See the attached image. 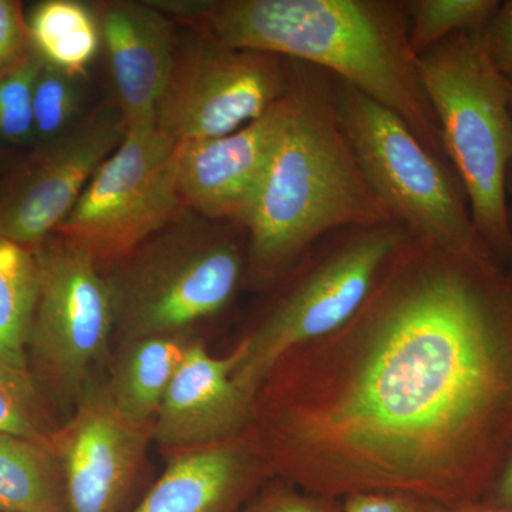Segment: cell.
<instances>
[{"mask_svg":"<svg viewBox=\"0 0 512 512\" xmlns=\"http://www.w3.org/2000/svg\"><path fill=\"white\" fill-rule=\"evenodd\" d=\"M39 295L32 249L0 237V360L29 369L28 343Z\"/></svg>","mask_w":512,"mask_h":512,"instance_id":"20","label":"cell"},{"mask_svg":"<svg viewBox=\"0 0 512 512\" xmlns=\"http://www.w3.org/2000/svg\"><path fill=\"white\" fill-rule=\"evenodd\" d=\"M30 47L43 62L83 77L100 47L99 15L79 0H42L26 13Z\"/></svg>","mask_w":512,"mask_h":512,"instance_id":"19","label":"cell"},{"mask_svg":"<svg viewBox=\"0 0 512 512\" xmlns=\"http://www.w3.org/2000/svg\"><path fill=\"white\" fill-rule=\"evenodd\" d=\"M407 237L399 224L350 228L323 248L288 292L238 343L232 380L254 400L276 360L335 332L357 312L393 252Z\"/></svg>","mask_w":512,"mask_h":512,"instance_id":"8","label":"cell"},{"mask_svg":"<svg viewBox=\"0 0 512 512\" xmlns=\"http://www.w3.org/2000/svg\"><path fill=\"white\" fill-rule=\"evenodd\" d=\"M446 512H512L511 508L500 507L487 503V501L481 500L476 503H468L463 505H457V507L447 508Z\"/></svg>","mask_w":512,"mask_h":512,"instance_id":"30","label":"cell"},{"mask_svg":"<svg viewBox=\"0 0 512 512\" xmlns=\"http://www.w3.org/2000/svg\"><path fill=\"white\" fill-rule=\"evenodd\" d=\"M96 9L124 123H156L177 56L173 20L153 2L114 0Z\"/></svg>","mask_w":512,"mask_h":512,"instance_id":"15","label":"cell"},{"mask_svg":"<svg viewBox=\"0 0 512 512\" xmlns=\"http://www.w3.org/2000/svg\"><path fill=\"white\" fill-rule=\"evenodd\" d=\"M480 37L491 62L505 76L512 77V0L500 3Z\"/></svg>","mask_w":512,"mask_h":512,"instance_id":"28","label":"cell"},{"mask_svg":"<svg viewBox=\"0 0 512 512\" xmlns=\"http://www.w3.org/2000/svg\"><path fill=\"white\" fill-rule=\"evenodd\" d=\"M271 480L251 429L168 454L156 484L130 512H241Z\"/></svg>","mask_w":512,"mask_h":512,"instance_id":"16","label":"cell"},{"mask_svg":"<svg viewBox=\"0 0 512 512\" xmlns=\"http://www.w3.org/2000/svg\"><path fill=\"white\" fill-rule=\"evenodd\" d=\"M42 59L30 49L8 72L0 74V144L35 146L33 136V86Z\"/></svg>","mask_w":512,"mask_h":512,"instance_id":"24","label":"cell"},{"mask_svg":"<svg viewBox=\"0 0 512 512\" xmlns=\"http://www.w3.org/2000/svg\"><path fill=\"white\" fill-rule=\"evenodd\" d=\"M59 426L30 370L0 360V433L50 440Z\"/></svg>","mask_w":512,"mask_h":512,"instance_id":"22","label":"cell"},{"mask_svg":"<svg viewBox=\"0 0 512 512\" xmlns=\"http://www.w3.org/2000/svg\"><path fill=\"white\" fill-rule=\"evenodd\" d=\"M510 83H511V104H512V77H510Z\"/></svg>","mask_w":512,"mask_h":512,"instance_id":"33","label":"cell"},{"mask_svg":"<svg viewBox=\"0 0 512 512\" xmlns=\"http://www.w3.org/2000/svg\"><path fill=\"white\" fill-rule=\"evenodd\" d=\"M507 197H508V214H510V224L512 231V164L510 165V171H508L507 177Z\"/></svg>","mask_w":512,"mask_h":512,"instance_id":"31","label":"cell"},{"mask_svg":"<svg viewBox=\"0 0 512 512\" xmlns=\"http://www.w3.org/2000/svg\"><path fill=\"white\" fill-rule=\"evenodd\" d=\"M50 443L62 466L69 512H126L154 443V423L121 413L97 380Z\"/></svg>","mask_w":512,"mask_h":512,"instance_id":"12","label":"cell"},{"mask_svg":"<svg viewBox=\"0 0 512 512\" xmlns=\"http://www.w3.org/2000/svg\"><path fill=\"white\" fill-rule=\"evenodd\" d=\"M288 89L282 57L202 35L178 46L156 124L177 143L227 136L264 116Z\"/></svg>","mask_w":512,"mask_h":512,"instance_id":"10","label":"cell"},{"mask_svg":"<svg viewBox=\"0 0 512 512\" xmlns=\"http://www.w3.org/2000/svg\"><path fill=\"white\" fill-rule=\"evenodd\" d=\"M26 13L16 0H0V74L30 52Z\"/></svg>","mask_w":512,"mask_h":512,"instance_id":"26","label":"cell"},{"mask_svg":"<svg viewBox=\"0 0 512 512\" xmlns=\"http://www.w3.org/2000/svg\"><path fill=\"white\" fill-rule=\"evenodd\" d=\"M119 109H99L52 143L32 148L0 188V237L33 248L70 214L126 136Z\"/></svg>","mask_w":512,"mask_h":512,"instance_id":"11","label":"cell"},{"mask_svg":"<svg viewBox=\"0 0 512 512\" xmlns=\"http://www.w3.org/2000/svg\"><path fill=\"white\" fill-rule=\"evenodd\" d=\"M241 357L212 356L192 340L154 419V443L168 454L221 443L249 429L252 402L232 380Z\"/></svg>","mask_w":512,"mask_h":512,"instance_id":"14","label":"cell"},{"mask_svg":"<svg viewBox=\"0 0 512 512\" xmlns=\"http://www.w3.org/2000/svg\"><path fill=\"white\" fill-rule=\"evenodd\" d=\"M241 512H343L342 501L305 493L295 485L271 478Z\"/></svg>","mask_w":512,"mask_h":512,"instance_id":"25","label":"cell"},{"mask_svg":"<svg viewBox=\"0 0 512 512\" xmlns=\"http://www.w3.org/2000/svg\"><path fill=\"white\" fill-rule=\"evenodd\" d=\"M447 158L466 190L478 235L512 262L507 177L512 164L510 77L491 62L480 33H457L417 57Z\"/></svg>","mask_w":512,"mask_h":512,"instance_id":"4","label":"cell"},{"mask_svg":"<svg viewBox=\"0 0 512 512\" xmlns=\"http://www.w3.org/2000/svg\"><path fill=\"white\" fill-rule=\"evenodd\" d=\"M187 211V210H185ZM181 212L167 227L103 271L113 296L116 338L191 335L224 311L247 269V249L208 218Z\"/></svg>","mask_w":512,"mask_h":512,"instance_id":"5","label":"cell"},{"mask_svg":"<svg viewBox=\"0 0 512 512\" xmlns=\"http://www.w3.org/2000/svg\"><path fill=\"white\" fill-rule=\"evenodd\" d=\"M0 512H69L50 440L0 433Z\"/></svg>","mask_w":512,"mask_h":512,"instance_id":"18","label":"cell"},{"mask_svg":"<svg viewBox=\"0 0 512 512\" xmlns=\"http://www.w3.org/2000/svg\"><path fill=\"white\" fill-rule=\"evenodd\" d=\"M289 101L288 119L241 221L248 232L245 279L258 288L282 278L326 235L396 222L340 126L333 77L293 62Z\"/></svg>","mask_w":512,"mask_h":512,"instance_id":"3","label":"cell"},{"mask_svg":"<svg viewBox=\"0 0 512 512\" xmlns=\"http://www.w3.org/2000/svg\"><path fill=\"white\" fill-rule=\"evenodd\" d=\"M343 512H446L443 505L407 494H353L342 500Z\"/></svg>","mask_w":512,"mask_h":512,"instance_id":"27","label":"cell"},{"mask_svg":"<svg viewBox=\"0 0 512 512\" xmlns=\"http://www.w3.org/2000/svg\"><path fill=\"white\" fill-rule=\"evenodd\" d=\"M224 45L308 64L399 116L434 156L447 158L410 45L407 2L222 0L156 2Z\"/></svg>","mask_w":512,"mask_h":512,"instance_id":"2","label":"cell"},{"mask_svg":"<svg viewBox=\"0 0 512 512\" xmlns=\"http://www.w3.org/2000/svg\"><path fill=\"white\" fill-rule=\"evenodd\" d=\"M82 77L43 62L33 86L35 147L45 146L73 130L82 117Z\"/></svg>","mask_w":512,"mask_h":512,"instance_id":"23","label":"cell"},{"mask_svg":"<svg viewBox=\"0 0 512 512\" xmlns=\"http://www.w3.org/2000/svg\"><path fill=\"white\" fill-rule=\"evenodd\" d=\"M484 501L512 510V457L505 464L504 470L501 471L500 477L497 478Z\"/></svg>","mask_w":512,"mask_h":512,"instance_id":"29","label":"cell"},{"mask_svg":"<svg viewBox=\"0 0 512 512\" xmlns=\"http://www.w3.org/2000/svg\"><path fill=\"white\" fill-rule=\"evenodd\" d=\"M10 161L8 153L3 148H0V173L9 167Z\"/></svg>","mask_w":512,"mask_h":512,"instance_id":"32","label":"cell"},{"mask_svg":"<svg viewBox=\"0 0 512 512\" xmlns=\"http://www.w3.org/2000/svg\"><path fill=\"white\" fill-rule=\"evenodd\" d=\"M333 77V76H332ZM340 126L366 180L410 237L451 251L483 247L463 183L399 116L333 77Z\"/></svg>","mask_w":512,"mask_h":512,"instance_id":"6","label":"cell"},{"mask_svg":"<svg viewBox=\"0 0 512 512\" xmlns=\"http://www.w3.org/2000/svg\"><path fill=\"white\" fill-rule=\"evenodd\" d=\"M178 143L156 123L127 128L56 229L109 266L187 210L178 191Z\"/></svg>","mask_w":512,"mask_h":512,"instance_id":"9","label":"cell"},{"mask_svg":"<svg viewBox=\"0 0 512 512\" xmlns=\"http://www.w3.org/2000/svg\"><path fill=\"white\" fill-rule=\"evenodd\" d=\"M192 340L191 335H167L120 342L103 382L111 402L138 423H154Z\"/></svg>","mask_w":512,"mask_h":512,"instance_id":"17","label":"cell"},{"mask_svg":"<svg viewBox=\"0 0 512 512\" xmlns=\"http://www.w3.org/2000/svg\"><path fill=\"white\" fill-rule=\"evenodd\" d=\"M501 2L498 0H414L407 2L410 45L419 57L457 33H481Z\"/></svg>","mask_w":512,"mask_h":512,"instance_id":"21","label":"cell"},{"mask_svg":"<svg viewBox=\"0 0 512 512\" xmlns=\"http://www.w3.org/2000/svg\"><path fill=\"white\" fill-rule=\"evenodd\" d=\"M249 429L305 493L484 500L512 457V262L407 234L345 325L276 360Z\"/></svg>","mask_w":512,"mask_h":512,"instance_id":"1","label":"cell"},{"mask_svg":"<svg viewBox=\"0 0 512 512\" xmlns=\"http://www.w3.org/2000/svg\"><path fill=\"white\" fill-rule=\"evenodd\" d=\"M284 99L234 133L178 143V191L187 210L212 221L241 224L289 113Z\"/></svg>","mask_w":512,"mask_h":512,"instance_id":"13","label":"cell"},{"mask_svg":"<svg viewBox=\"0 0 512 512\" xmlns=\"http://www.w3.org/2000/svg\"><path fill=\"white\" fill-rule=\"evenodd\" d=\"M30 249L39 295L28 366L53 412L66 420L109 359L116 338L113 296L99 262L69 238L53 232Z\"/></svg>","mask_w":512,"mask_h":512,"instance_id":"7","label":"cell"}]
</instances>
